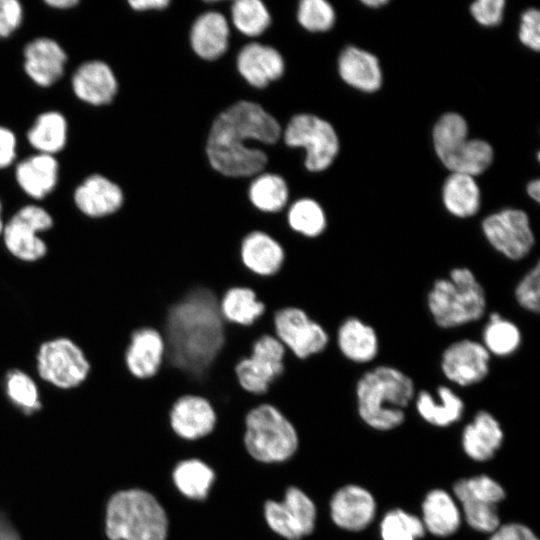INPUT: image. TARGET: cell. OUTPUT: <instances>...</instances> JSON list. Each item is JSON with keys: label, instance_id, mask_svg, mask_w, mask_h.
I'll return each instance as SVG.
<instances>
[{"label": "cell", "instance_id": "obj_49", "mask_svg": "<svg viewBox=\"0 0 540 540\" xmlns=\"http://www.w3.org/2000/svg\"><path fill=\"white\" fill-rule=\"evenodd\" d=\"M17 139L8 127L0 125V169L9 167L16 159Z\"/></svg>", "mask_w": 540, "mask_h": 540}, {"label": "cell", "instance_id": "obj_20", "mask_svg": "<svg viewBox=\"0 0 540 540\" xmlns=\"http://www.w3.org/2000/svg\"><path fill=\"white\" fill-rule=\"evenodd\" d=\"M332 341L340 357L353 364L371 363L380 351L375 328L356 316L340 320Z\"/></svg>", "mask_w": 540, "mask_h": 540}, {"label": "cell", "instance_id": "obj_23", "mask_svg": "<svg viewBox=\"0 0 540 540\" xmlns=\"http://www.w3.org/2000/svg\"><path fill=\"white\" fill-rule=\"evenodd\" d=\"M504 431L496 417L486 411H478L465 425L461 435L464 453L473 461L491 460L501 448Z\"/></svg>", "mask_w": 540, "mask_h": 540}, {"label": "cell", "instance_id": "obj_40", "mask_svg": "<svg viewBox=\"0 0 540 540\" xmlns=\"http://www.w3.org/2000/svg\"><path fill=\"white\" fill-rule=\"evenodd\" d=\"M235 27L247 36L262 34L270 24V15L259 0H238L231 8Z\"/></svg>", "mask_w": 540, "mask_h": 540}, {"label": "cell", "instance_id": "obj_1", "mask_svg": "<svg viewBox=\"0 0 540 540\" xmlns=\"http://www.w3.org/2000/svg\"><path fill=\"white\" fill-rule=\"evenodd\" d=\"M220 298L196 286L169 306L159 329L165 342V359L155 380L176 400L196 394L223 348L227 323Z\"/></svg>", "mask_w": 540, "mask_h": 540}, {"label": "cell", "instance_id": "obj_17", "mask_svg": "<svg viewBox=\"0 0 540 540\" xmlns=\"http://www.w3.org/2000/svg\"><path fill=\"white\" fill-rule=\"evenodd\" d=\"M329 507L334 524L350 532L365 530L377 513V502L373 494L357 484L339 488L333 494Z\"/></svg>", "mask_w": 540, "mask_h": 540}, {"label": "cell", "instance_id": "obj_14", "mask_svg": "<svg viewBox=\"0 0 540 540\" xmlns=\"http://www.w3.org/2000/svg\"><path fill=\"white\" fill-rule=\"evenodd\" d=\"M264 514L275 533L288 540H299L314 530L317 512L308 495L297 487H289L282 502L265 503Z\"/></svg>", "mask_w": 540, "mask_h": 540}, {"label": "cell", "instance_id": "obj_27", "mask_svg": "<svg viewBox=\"0 0 540 540\" xmlns=\"http://www.w3.org/2000/svg\"><path fill=\"white\" fill-rule=\"evenodd\" d=\"M240 74L252 86L263 88L284 73V60L274 48L259 43L244 46L237 57Z\"/></svg>", "mask_w": 540, "mask_h": 540}, {"label": "cell", "instance_id": "obj_9", "mask_svg": "<svg viewBox=\"0 0 540 540\" xmlns=\"http://www.w3.org/2000/svg\"><path fill=\"white\" fill-rule=\"evenodd\" d=\"M488 244L510 261H520L533 250L536 238L527 213L506 208L492 213L481 223Z\"/></svg>", "mask_w": 540, "mask_h": 540}, {"label": "cell", "instance_id": "obj_13", "mask_svg": "<svg viewBox=\"0 0 540 540\" xmlns=\"http://www.w3.org/2000/svg\"><path fill=\"white\" fill-rule=\"evenodd\" d=\"M52 226L53 218L47 210L34 204L25 205L4 224L5 246L21 261H38L47 253V245L38 234Z\"/></svg>", "mask_w": 540, "mask_h": 540}, {"label": "cell", "instance_id": "obj_19", "mask_svg": "<svg viewBox=\"0 0 540 540\" xmlns=\"http://www.w3.org/2000/svg\"><path fill=\"white\" fill-rule=\"evenodd\" d=\"M23 60L28 78L37 86L46 88L63 76L68 56L56 40L38 37L25 45Z\"/></svg>", "mask_w": 540, "mask_h": 540}, {"label": "cell", "instance_id": "obj_44", "mask_svg": "<svg viewBox=\"0 0 540 540\" xmlns=\"http://www.w3.org/2000/svg\"><path fill=\"white\" fill-rule=\"evenodd\" d=\"M517 304L525 311H540V263L537 261L518 281L514 289Z\"/></svg>", "mask_w": 540, "mask_h": 540}, {"label": "cell", "instance_id": "obj_25", "mask_svg": "<svg viewBox=\"0 0 540 540\" xmlns=\"http://www.w3.org/2000/svg\"><path fill=\"white\" fill-rule=\"evenodd\" d=\"M420 518L425 531L436 537L452 536L463 520L457 500L440 488L432 489L425 495Z\"/></svg>", "mask_w": 540, "mask_h": 540}, {"label": "cell", "instance_id": "obj_5", "mask_svg": "<svg viewBox=\"0 0 540 540\" xmlns=\"http://www.w3.org/2000/svg\"><path fill=\"white\" fill-rule=\"evenodd\" d=\"M105 528L110 540H165L168 521L164 509L150 493L131 489L110 498Z\"/></svg>", "mask_w": 540, "mask_h": 540}, {"label": "cell", "instance_id": "obj_32", "mask_svg": "<svg viewBox=\"0 0 540 540\" xmlns=\"http://www.w3.org/2000/svg\"><path fill=\"white\" fill-rule=\"evenodd\" d=\"M445 209L458 218L474 216L480 209V189L474 177L452 173L445 181L442 191Z\"/></svg>", "mask_w": 540, "mask_h": 540}, {"label": "cell", "instance_id": "obj_2", "mask_svg": "<svg viewBox=\"0 0 540 540\" xmlns=\"http://www.w3.org/2000/svg\"><path fill=\"white\" fill-rule=\"evenodd\" d=\"M281 134L278 121L260 105L240 101L224 110L212 124L206 146L208 160L231 177L252 176L267 164L266 154L248 143L274 144Z\"/></svg>", "mask_w": 540, "mask_h": 540}, {"label": "cell", "instance_id": "obj_37", "mask_svg": "<svg viewBox=\"0 0 540 540\" xmlns=\"http://www.w3.org/2000/svg\"><path fill=\"white\" fill-rule=\"evenodd\" d=\"M178 490L188 498L204 499L214 480L213 470L197 459L180 462L173 471Z\"/></svg>", "mask_w": 540, "mask_h": 540}, {"label": "cell", "instance_id": "obj_51", "mask_svg": "<svg viewBox=\"0 0 540 540\" xmlns=\"http://www.w3.org/2000/svg\"><path fill=\"white\" fill-rule=\"evenodd\" d=\"M0 540H20L15 529L2 517H0Z\"/></svg>", "mask_w": 540, "mask_h": 540}, {"label": "cell", "instance_id": "obj_46", "mask_svg": "<svg viewBox=\"0 0 540 540\" xmlns=\"http://www.w3.org/2000/svg\"><path fill=\"white\" fill-rule=\"evenodd\" d=\"M519 39L528 48L538 51L540 48V13L535 8L526 10L519 28Z\"/></svg>", "mask_w": 540, "mask_h": 540}, {"label": "cell", "instance_id": "obj_7", "mask_svg": "<svg viewBox=\"0 0 540 540\" xmlns=\"http://www.w3.org/2000/svg\"><path fill=\"white\" fill-rule=\"evenodd\" d=\"M467 136L465 119L457 113H447L433 129V144L438 158L452 173L474 177L491 165L493 149L486 141Z\"/></svg>", "mask_w": 540, "mask_h": 540}, {"label": "cell", "instance_id": "obj_33", "mask_svg": "<svg viewBox=\"0 0 540 540\" xmlns=\"http://www.w3.org/2000/svg\"><path fill=\"white\" fill-rule=\"evenodd\" d=\"M219 308L226 323L241 327L252 326L266 309L251 288L241 286L226 290L220 299Z\"/></svg>", "mask_w": 540, "mask_h": 540}, {"label": "cell", "instance_id": "obj_10", "mask_svg": "<svg viewBox=\"0 0 540 540\" xmlns=\"http://www.w3.org/2000/svg\"><path fill=\"white\" fill-rule=\"evenodd\" d=\"M37 371L46 382L61 389H71L86 380L90 363L75 342L59 337L46 341L39 347Z\"/></svg>", "mask_w": 540, "mask_h": 540}, {"label": "cell", "instance_id": "obj_50", "mask_svg": "<svg viewBox=\"0 0 540 540\" xmlns=\"http://www.w3.org/2000/svg\"><path fill=\"white\" fill-rule=\"evenodd\" d=\"M130 7L136 11L164 9L169 5L168 0H130Z\"/></svg>", "mask_w": 540, "mask_h": 540}, {"label": "cell", "instance_id": "obj_6", "mask_svg": "<svg viewBox=\"0 0 540 540\" xmlns=\"http://www.w3.org/2000/svg\"><path fill=\"white\" fill-rule=\"evenodd\" d=\"M245 446L249 454L264 463L282 462L298 447L296 428L277 407L261 403L244 417Z\"/></svg>", "mask_w": 540, "mask_h": 540}, {"label": "cell", "instance_id": "obj_42", "mask_svg": "<svg viewBox=\"0 0 540 540\" xmlns=\"http://www.w3.org/2000/svg\"><path fill=\"white\" fill-rule=\"evenodd\" d=\"M297 18L307 30L327 31L335 21L333 7L324 0H303L299 3Z\"/></svg>", "mask_w": 540, "mask_h": 540}, {"label": "cell", "instance_id": "obj_22", "mask_svg": "<svg viewBox=\"0 0 540 540\" xmlns=\"http://www.w3.org/2000/svg\"><path fill=\"white\" fill-rule=\"evenodd\" d=\"M73 200L77 209L90 218H102L118 212L124 194L118 184L102 174H91L75 189Z\"/></svg>", "mask_w": 540, "mask_h": 540}, {"label": "cell", "instance_id": "obj_21", "mask_svg": "<svg viewBox=\"0 0 540 540\" xmlns=\"http://www.w3.org/2000/svg\"><path fill=\"white\" fill-rule=\"evenodd\" d=\"M74 95L82 102L92 106L111 103L118 91L117 78L112 68L101 60H88L81 63L71 77Z\"/></svg>", "mask_w": 540, "mask_h": 540}, {"label": "cell", "instance_id": "obj_4", "mask_svg": "<svg viewBox=\"0 0 540 540\" xmlns=\"http://www.w3.org/2000/svg\"><path fill=\"white\" fill-rule=\"evenodd\" d=\"M426 299L432 320L442 329L477 322L487 310L485 289L468 267H455L447 277L434 280Z\"/></svg>", "mask_w": 540, "mask_h": 540}, {"label": "cell", "instance_id": "obj_24", "mask_svg": "<svg viewBox=\"0 0 540 540\" xmlns=\"http://www.w3.org/2000/svg\"><path fill=\"white\" fill-rule=\"evenodd\" d=\"M239 256L244 268L259 277L275 275L285 260L282 245L260 230H253L242 238Z\"/></svg>", "mask_w": 540, "mask_h": 540}, {"label": "cell", "instance_id": "obj_48", "mask_svg": "<svg viewBox=\"0 0 540 540\" xmlns=\"http://www.w3.org/2000/svg\"><path fill=\"white\" fill-rule=\"evenodd\" d=\"M488 540H539L533 530L519 522L501 524Z\"/></svg>", "mask_w": 540, "mask_h": 540}, {"label": "cell", "instance_id": "obj_26", "mask_svg": "<svg viewBox=\"0 0 540 540\" xmlns=\"http://www.w3.org/2000/svg\"><path fill=\"white\" fill-rule=\"evenodd\" d=\"M15 179L21 190L33 199H43L58 184L59 163L55 156L37 153L20 161Z\"/></svg>", "mask_w": 540, "mask_h": 540}, {"label": "cell", "instance_id": "obj_12", "mask_svg": "<svg viewBox=\"0 0 540 540\" xmlns=\"http://www.w3.org/2000/svg\"><path fill=\"white\" fill-rule=\"evenodd\" d=\"M273 324L274 336L299 360L322 353L331 342L325 328L297 307L277 310Z\"/></svg>", "mask_w": 540, "mask_h": 540}, {"label": "cell", "instance_id": "obj_47", "mask_svg": "<svg viewBox=\"0 0 540 540\" xmlns=\"http://www.w3.org/2000/svg\"><path fill=\"white\" fill-rule=\"evenodd\" d=\"M504 6V0H479L471 5L470 11L481 25L494 26L501 22Z\"/></svg>", "mask_w": 540, "mask_h": 540}, {"label": "cell", "instance_id": "obj_29", "mask_svg": "<svg viewBox=\"0 0 540 540\" xmlns=\"http://www.w3.org/2000/svg\"><path fill=\"white\" fill-rule=\"evenodd\" d=\"M339 74L350 86L363 92H374L381 87L382 72L379 61L373 54L349 46L338 61Z\"/></svg>", "mask_w": 540, "mask_h": 540}, {"label": "cell", "instance_id": "obj_15", "mask_svg": "<svg viewBox=\"0 0 540 540\" xmlns=\"http://www.w3.org/2000/svg\"><path fill=\"white\" fill-rule=\"evenodd\" d=\"M491 356L478 340L463 338L450 343L441 353L440 370L445 379L459 387L482 382L489 374Z\"/></svg>", "mask_w": 540, "mask_h": 540}, {"label": "cell", "instance_id": "obj_8", "mask_svg": "<svg viewBox=\"0 0 540 540\" xmlns=\"http://www.w3.org/2000/svg\"><path fill=\"white\" fill-rule=\"evenodd\" d=\"M284 139L290 147L306 149L305 166L312 172L327 169L339 151L333 126L315 115L294 116L285 129Z\"/></svg>", "mask_w": 540, "mask_h": 540}, {"label": "cell", "instance_id": "obj_41", "mask_svg": "<svg viewBox=\"0 0 540 540\" xmlns=\"http://www.w3.org/2000/svg\"><path fill=\"white\" fill-rule=\"evenodd\" d=\"M6 393L10 400L25 413L40 409L38 388L33 379L25 372L13 369L6 374Z\"/></svg>", "mask_w": 540, "mask_h": 540}, {"label": "cell", "instance_id": "obj_45", "mask_svg": "<svg viewBox=\"0 0 540 540\" xmlns=\"http://www.w3.org/2000/svg\"><path fill=\"white\" fill-rule=\"evenodd\" d=\"M24 10L18 0H0V39L11 36L22 24Z\"/></svg>", "mask_w": 540, "mask_h": 540}, {"label": "cell", "instance_id": "obj_54", "mask_svg": "<svg viewBox=\"0 0 540 540\" xmlns=\"http://www.w3.org/2000/svg\"><path fill=\"white\" fill-rule=\"evenodd\" d=\"M362 3L369 6V7L377 8L379 6L387 4L388 1H386V0H365V1H362Z\"/></svg>", "mask_w": 540, "mask_h": 540}, {"label": "cell", "instance_id": "obj_55", "mask_svg": "<svg viewBox=\"0 0 540 540\" xmlns=\"http://www.w3.org/2000/svg\"><path fill=\"white\" fill-rule=\"evenodd\" d=\"M1 210H2V205H1V201H0V235L2 234L3 228H4V224H3V221H2V217H1Z\"/></svg>", "mask_w": 540, "mask_h": 540}, {"label": "cell", "instance_id": "obj_39", "mask_svg": "<svg viewBox=\"0 0 540 540\" xmlns=\"http://www.w3.org/2000/svg\"><path fill=\"white\" fill-rule=\"evenodd\" d=\"M379 531L382 540H419L426 533L419 516L400 508L383 515Z\"/></svg>", "mask_w": 540, "mask_h": 540}, {"label": "cell", "instance_id": "obj_34", "mask_svg": "<svg viewBox=\"0 0 540 540\" xmlns=\"http://www.w3.org/2000/svg\"><path fill=\"white\" fill-rule=\"evenodd\" d=\"M480 342L491 357L505 358L520 348L522 332L515 322L492 312L483 327Z\"/></svg>", "mask_w": 540, "mask_h": 540}, {"label": "cell", "instance_id": "obj_28", "mask_svg": "<svg viewBox=\"0 0 540 540\" xmlns=\"http://www.w3.org/2000/svg\"><path fill=\"white\" fill-rule=\"evenodd\" d=\"M437 397L430 391L421 390L413 400L418 415L428 424L445 428L462 418L465 410L463 399L448 385H440Z\"/></svg>", "mask_w": 540, "mask_h": 540}, {"label": "cell", "instance_id": "obj_30", "mask_svg": "<svg viewBox=\"0 0 540 540\" xmlns=\"http://www.w3.org/2000/svg\"><path fill=\"white\" fill-rule=\"evenodd\" d=\"M228 39L227 20L218 12L202 14L191 29L192 48L198 56L206 60H214L222 56L227 50Z\"/></svg>", "mask_w": 540, "mask_h": 540}, {"label": "cell", "instance_id": "obj_16", "mask_svg": "<svg viewBox=\"0 0 540 540\" xmlns=\"http://www.w3.org/2000/svg\"><path fill=\"white\" fill-rule=\"evenodd\" d=\"M165 342L159 330L153 327H139L130 335L123 353L124 366L136 380L155 377L165 359Z\"/></svg>", "mask_w": 540, "mask_h": 540}, {"label": "cell", "instance_id": "obj_53", "mask_svg": "<svg viewBox=\"0 0 540 540\" xmlns=\"http://www.w3.org/2000/svg\"><path fill=\"white\" fill-rule=\"evenodd\" d=\"M527 194L536 202L540 200V181L533 180L527 185Z\"/></svg>", "mask_w": 540, "mask_h": 540}, {"label": "cell", "instance_id": "obj_31", "mask_svg": "<svg viewBox=\"0 0 540 540\" xmlns=\"http://www.w3.org/2000/svg\"><path fill=\"white\" fill-rule=\"evenodd\" d=\"M28 143L38 153L54 156L68 139V123L59 111H45L37 116L26 134Z\"/></svg>", "mask_w": 540, "mask_h": 540}, {"label": "cell", "instance_id": "obj_35", "mask_svg": "<svg viewBox=\"0 0 540 540\" xmlns=\"http://www.w3.org/2000/svg\"><path fill=\"white\" fill-rule=\"evenodd\" d=\"M285 218L289 229L306 239H317L328 228L325 210L311 198H301L291 203Z\"/></svg>", "mask_w": 540, "mask_h": 540}, {"label": "cell", "instance_id": "obj_38", "mask_svg": "<svg viewBox=\"0 0 540 540\" xmlns=\"http://www.w3.org/2000/svg\"><path fill=\"white\" fill-rule=\"evenodd\" d=\"M453 494L458 503L473 502L497 506L506 497L504 487L485 474L456 481L453 485Z\"/></svg>", "mask_w": 540, "mask_h": 540}, {"label": "cell", "instance_id": "obj_11", "mask_svg": "<svg viewBox=\"0 0 540 540\" xmlns=\"http://www.w3.org/2000/svg\"><path fill=\"white\" fill-rule=\"evenodd\" d=\"M285 353V346L275 336H259L252 344L250 355L235 366L239 386L252 395H264L283 373Z\"/></svg>", "mask_w": 540, "mask_h": 540}, {"label": "cell", "instance_id": "obj_52", "mask_svg": "<svg viewBox=\"0 0 540 540\" xmlns=\"http://www.w3.org/2000/svg\"><path fill=\"white\" fill-rule=\"evenodd\" d=\"M45 4L54 9H71L79 4L78 0H46Z\"/></svg>", "mask_w": 540, "mask_h": 540}, {"label": "cell", "instance_id": "obj_36", "mask_svg": "<svg viewBox=\"0 0 540 540\" xmlns=\"http://www.w3.org/2000/svg\"><path fill=\"white\" fill-rule=\"evenodd\" d=\"M251 205L263 214H278L284 211L289 200V190L283 178L276 174H261L251 183L248 190Z\"/></svg>", "mask_w": 540, "mask_h": 540}, {"label": "cell", "instance_id": "obj_3", "mask_svg": "<svg viewBox=\"0 0 540 540\" xmlns=\"http://www.w3.org/2000/svg\"><path fill=\"white\" fill-rule=\"evenodd\" d=\"M415 395L412 378L391 365H378L365 371L355 384L357 413L367 426L377 431L400 426Z\"/></svg>", "mask_w": 540, "mask_h": 540}, {"label": "cell", "instance_id": "obj_43", "mask_svg": "<svg viewBox=\"0 0 540 540\" xmlns=\"http://www.w3.org/2000/svg\"><path fill=\"white\" fill-rule=\"evenodd\" d=\"M460 509L463 520L478 532L491 534L501 525L497 505L464 502Z\"/></svg>", "mask_w": 540, "mask_h": 540}, {"label": "cell", "instance_id": "obj_18", "mask_svg": "<svg viewBox=\"0 0 540 540\" xmlns=\"http://www.w3.org/2000/svg\"><path fill=\"white\" fill-rule=\"evenodd\" d=\"M218 421L216 411L201 395L184 394L171 405L168 423L179 437L196 440L210 434Z\"/></svg>", "mask_w": 540, "mask_h": 540}]
</instances>
